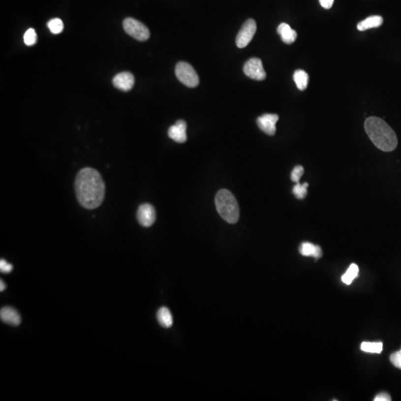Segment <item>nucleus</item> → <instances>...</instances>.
I'll list each match as a JSON object with an SVG mask.
<instances>
[{
  "label": "nucleus",
  "instance_id": "nucleus-10",
  "mask_svg": "<svg viewBox=\"0 0 401 401\" xmlns=\"http://www.w3.org/2000/svg\"><path fill=\"white\" fill-rule=\"evenodd\" d=\"M112 82L115 88L122 91L128 92L132 90L135 85V77L132 73L124 71L116 74Z\"/></svg>",
  "mask_w": 401,
  "mask_h": 401
},
{
  "label": "nucleus",
  "instance_id": "nucleus-18",
  "mask_svg": "<svg viewBox=\"0 0 401 401\" xmlns=\"http://www.w3.org/2000/svg\"><path fill=\"white\" fill-rule=\"evenodd\" d=\"M359 273V268L356 264H351L346 272L342 277V281L346 285H350L353 280L357 277Z\"/></svg>",
  "mask_w": 401,
  "mask_h": 401
},
{
  "label": "nucleus",
  "instance_id": "nucleus-26",
  "mask_svg": "<svg viewBox=\"0 0 401 401\" xmlns=\"http://www.w3.org/2000/svg\"><path fill=\"white\" fill-rule=\"evenodd\" d=\"M374 401H392L390 395L386 392H382V393L378 394L375 398L374 399Z\"/></svg>",
  "mask_w": 401,
  "mask_h": 401
},
{
  "label": "nucleus",
  "instance_id": "nucleus-28",
  "mask_svg": "<svg viewBox=\"0 0 401 401\" xmlns=\"http://www.w3.org/2000/svg\"><path fill=\"white\" fill-rule=\"evenodd\" d=\"M5 284L4 283L3 281L1 280V282H0V291H3L5 289Z\"/></svg>",
  "mask_w": 401,
  "mask_h": 401
},
{
  "label": "nucleus",
  "instance_id": "nucleus-7",
  "mask_svg": "<svg viewBox=\"0 0 401 401\" xmlns=\"http://www.w3.org/2000/svg\"><path fill=\"white\" fill-rule=\"evenodd\" d=\"M243 70L246 75L253 80H263L266 78V72L262 61L259 58H253L249 60L245 64Z\"/></svg>",
  "mask_w": 401,
  "mask_h": 401
},
{
  "label": "nucleus",
  "instance_id": "nucleus-8",
  "mask_svg": "<svg viewBox=\"0 0 401 401\" xmlns=\"http://www.w3.org/2000/svg\"><path fill=\"white\" fill-rule=\"evenodd\" d=\"M137 218L140 224L149 227L154 224L156 219L155 210L150 204H144L138 208Z\"/></svg>",
  "mask_w": 401,
  "mask_h": 401
},
{
  "label": "nucleus",
  "instance_id": "nucleus-6",
  "mask_svg": "<svg viewBox=\"0 0 401 401\" xmlns=\"http://www.w3.org/2000/svg\"><path fill=\"white\" fill-rule=\"evenodd\" d=\"M256 31V23L255 20L249 19L243 25L236 36V43L238 48L243 49L251 41Z\"/></svg>",
  "mask_w": 401,
  "mask_h": 401
},
{
  "label": "nucleus",
  "instance_id": "nucleus-27",
  "mask_svg": "<svg viewBox=\"0 0 401 401\" xmlns=\"http://www.w3.org/2000/svg\"><path fill=\"white\" fill-rule=\"evenodd\" d=\"M334 1L335 0H319L321 6L324 8L325 9H330L333 5Z\"/></svg>",
  "mask_w": 401,
  "mask_h": 401
},
{
  "label": "nucleus",
  "instance_id": "nucleus-25",
  "mask_svg": "<svg viewBox=\"0 0 401 401\" xmlns=\"http://www.w3.org/2000/svg\"><path fill=\"white\" fill-rule=\"evenodd\" d=\"M12 270V265L8 263L4 259H1V261H0V271H1V272L4 273V274H8V273L11 272Z\"/></svg>",
  "mask_w": 401,
  "mask_h": 401
},
{
  "label": "nucleus",
  "instance_id": "nucleus-20",
  "mask_svg": "<svg viewBox=\"0 0 401 401\" xmlns=\"http://www.w3.org/2000/svg\"><path fill=\"white\" fill-rule=\"evenodd\" d=\"M48 27L54 34H58L63 31L64 26L62 20L59 18H55L51 20L48 23Z\"/></svg>",
  "mask_w": 401,
  "mask_h": 401
},
{
  "label": "nucleus",
  "instance_id": "nucleus-12",
  "mask_svg": "<svg viewBox=\"0 0 401 401\" xmlns=\"http://www.w3.org/2000/svg\"><path fill=\"white\" fill-rule=\"evenodd\" d=\"M0 318L3 323L11 326H19L21 323L20 313L11 307L2 308L0 311Z\"/></svg>",
  "mask_w": 401,
  "mask_h": 401
},
{
  "label": "nucleus",
  "instance_id": "nucleus-24",
  "mask_svg": "<svg viewBox=\"0 0 401 401\" xmlns=\"http://www.w3.org/2000/svg\"><path fill=\"white\" fill-rule=\"evenodd\" d=\"M390 361L394 367L401 370V349L390 356Z\"/></svg>",
  "mask_w": 401,
  "mask_h": 401
},
{
  "label": "nucleus",
  "instance_id": "nucleus-17",
  "mask_svg": "<svg viewBox=\"0 0 401 401\" xmlns=\"http://www.w3.org/2000/svg\"><path fill=\"white\" fill-rule=\"evenodd\" d=\"M308 74L302 69L295 71L294 74V80L298 90L303 91L307 88L308 84Z\"/></svg>",
  "mask_w": 401,
  "mask_h": 401
},
{
  "label": "nucleus",
  "instance_id": "nucleus-1",
  "mask_svg": "<svg viewBox=\"0 0 401 401\" xmlns=\"http://www.w3.org/2000/svg\"><path fill=\"white\" fill-rule=\"evenodd\" d=\"M75 191L79 203L89 210L98 208L105 196V184L101 176L93 168H84L77 174Z\"/></svg>",
  "mask_w": 401,
  "mask_h": 401
},
{
  "label": "nucleus",
  "instance_id": "nucleus-16",
  "mask_svg": "<svg viewBox=\"0 0 401 401\" xmlns=\"http://www.w3.org/2000/svg\"><path fill=\"white\" fill-rule=\"evenodd\" d=\"M157 319L160 326L164 328L171 327L173 324V317L171 312L167 308H160L157 312Z\"/></svg>",
  "mask_w": 401,
  "mask_h": 401
},
{
  "label": "nucleus",
  "instance_id": "nucleus-23",
  "mask_svg": "<svg viewBox=\"0 0 401 401\" xmlns=\"http://www.w3.org/2000/svg\"><path fill=\"white\" fill-rule=\"evenodd\" d=\"M303 173H304V168L302 166H297V167H294L291 175V179L292 182L298 183L302 176H303Z\"/></svg>",
  "mask_w": 401,
  "mask_h": 401
},
{
  "label": "nucleus",
  "instance_id": "nucleus-5",
  "mask_svg": "<svg viewBox=\"0 0 401 401\" xmlns=\"http://www.w3.org/2000/svg\"><path fill=\"white\" fill-rule=\"evenodd\" d=\"M123 29L126 33L139 41H146L150 37V31L147 26L133 18L125 19Z\"/></svg>",
  "mask_w": 401,
  "mask_h": 401
},
{
  "label": "nucleus",
  "instance_id": "nucleus-15",
  "mask_svg": "<svg viewBox=\"0 0 401 401\" xmlns=\"http://www.w3.org/2000/svg\"><path fill=\"white\" fill-rule=\"evenodd\" d=\"M383 19L380 16H371L357 24V29L360 31L378 28L383 24Z\"/></svg>",
  "mask_w": 401,
  "mask_h": 401
},
{
  "label": "nucleus",
  "instance_id": "nucleus-21",
  "mask_svg": "<svg viewBox=\"0 0 401 401\" xmlns=\"http://www.w3.org/2000/svg\"><path fill=\"white\" fill-rule=\"evenodd\" d=\"M308 186V183L301 185L300 182H298L296 184L295 186L293 187V193L295 195L296 198L298 199H303L307 195Z\"/></svg>",
  "mask_w": 401,
  "mask_h": 401
},
{
  "label": "nucleus",
  "instance_id": "nucleus-4",
  "mask_svg": "<svg viewBox=\"0 0 401 401\" xmlns=\"http://www.w3.org/2000/svg\"><path fill=\"white\" fill-rule=\"evenodd\" d=\"M176 74L179 81L189 88H195L199 84L198 74L188 62H179L176 65Z\"/></svg>",
  "mask_w": 401,
  "mask_h": 401
},
{
  "label": "nucleus",
  "instance_id": "nucleus-11",
  "mask_svg": "<svg viewBox=\"0 0 401 401\" xmlns=\"http://www.w3.org/2000/svg\"><path fill=\"white\" fill-rule=\"evenodd\" d=\"M168 135L171 139L177 143H185L187 139L186 136V123L185 121H178L173 126H170Z\"/></svg>",
  "mask_w": 401,
  "mask_h": 401
},
{
  "label": "nucleus",
  "instance_id": "nucleus-2",
  "mask_svg": "<svg viewBox=\"0 0 401 401\" xmlns=\"http://www.w3.org/2000/svg\"><path fill=\"white\" fill-rule=\"evenodd\" d=\"M366 132L373 144L383 152H392L396 149L398 141L393 129L383 120L370 117L366 121Z\"/></svg>",
  "mask_w": 401,
  "mask_h": 401
},
{
  "label": "nucleus",
  "instance_id": "nucleus-14",
  "mask_svg": "<svg viewBox=\"0 0 401 401\" xmlns=\"http://www.w3.org/2000/svg\"><path fill=\"white\" fill-rule=\"evenodd\" d=\"M299 250L303 256H311L315 259H319L323 256V251L321 247L310 243H302Z\"/></svg>",
  "mask_w": 401,
  "mask_h": 401
},
{
  "label": "nucleus",
  "instance_id": "nucleus-19",
  "mask_svg": "<svg viewBox=\"0 0 401 401\" xmlns=\"http://www.w3.org/2000/svg\"><path fill=\"white\" fill-rule=\"evenodd\" d=\"M360 348L365 352L380 354L383 351V343L380 342H364L361 343Z\"/></svg>",
  "mask_w": 401,
  "mask_h": 401
},
{
  "label": "nucleus",
  "instance_id": "nucleus-13",
  "mask_svg": "<svg viewBox=\"0 0 401 401\" xmlns=\"http://www.w3.org/2000/svg\"><path fill=\"white\" fill-rule=\"evenodd\" d=\"M277 33H278L284 43L288 45L292 44L296 41L297 33L291 26L287 23H281L277 28Z\"/></svg>",
  "mask_w": 401,
  "mask_h": 401
},
{
  "label": "nucleus",
  "instance_id": "nucleus-9",
  "mask_svg": "<svg viewBox=\"0 0 401 401\" xmlns=\"http://www.w3.org/2000/svg\"><path fill=\"white\" fill-rule=\"evenodd\" d=\"M278 121V115L275 114H265L257 118L256 123L262 132L268 135H274L277 130L276 124Z\"/></svg>",
  "mask_w": 401,
  "mask_h": 401
},
{
  "label": "nucleus",
  "instance_id": "nucleus-22",
  "mask_svg": "<svg viewBox=\"0 0 401 401\" xmlns=\"http://www.w3.org/2000/svg\"><path fill=\"white\" fill-rule=\"evenodd\" d=\"M37 40V36H36V32L34 29H29V30L26 31L24 34V43L27 46H31L34 45Z\"/></svg>",
  "mask_w": 401,
  "mask_h": 401
},
{
  "label": "nucleus",
  "instance_id": "nucleus-3",
  "mask_svg": "<svg viewBox=\"0 0 401 401\" xmlns=\"http://www.w3.org/2000/svg\"><path fill=\"white\" fill-rule=\"evenodd\" d=\"M217 211L223 219L230 224L237 222L239 218V208L234 195L222 189L217 192L215 198Z\"/></svg>",
  "mask_w": 401,
  "mask_h": 401
}]
</instances>
